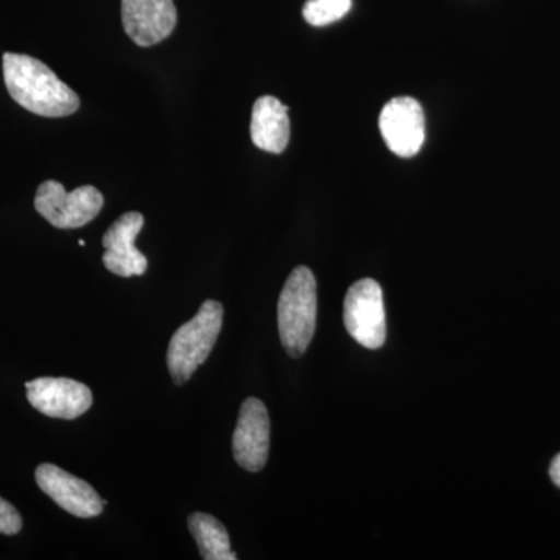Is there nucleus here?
I'll return each instance as SVG.
<instances>
[{
    "instance_id": "nucleus-1",
    "label": "nucleus",
    "mask_w": 560,
    "mask_h": 560,
    "mask_svg": "<svg viewBox=\"0 0 560 560\" xmlns=\"http://www.w3.org/2000/svg\"><path fill=\"white\" fill-rule=\"evenodd\" d=\"M3 80L18 105L40 117H68L80 108V97L43 61L28 55L3 54Z\"/></svg>"
},
{
    "instance_id": "nucleus-2",
    "label": "nucleus",
    "mask_w": 560,
    "mask_h": 560,
    "mask_svg": "<svg viewBox=\"0 0 560 560\" xmlns=\"http://www.w3.org/2000/svg\"><path fill=\"white\" fill-rule=\"evenodd\" d=\"M318 293L311 268L298 267L291 271L278 304L280 341L289 355H304L315 335Z\"/></svg>"
},
{
    "instance_id": "nucleus-3",
    "label": "nucleus",
    "mask_w": 560,
    "mask_h": 560,
    "mask_svg": "<svg viewBox=\"0 0 560 560\" xmlns=\"http://www.w3.org/2000/svg\"><path fill=\"white\" fill-rule=\"evenodd\" d=\"M223 305L208 300L189 323L175 331L168 346L167 364L173 382L184 385L209 359L223 327Z\"/></svg>"
},
{
    "instance_id": "nucleus-4",
    "label": "nucleus",
    "mask_w": 560,
    "mask_h": 560,
    "mask_svg": "<svg viewBox=\"0 0 560 560\" xmlns=\"http://www.w3.org/2000/svg\"><path fill=\"white\" fill-rule=\"evenodd\" d=\"M103 205V195L94 186L68 191L61 183L51 179L40 184L35 197L36 212L58 230L86 226L101 213Z\"/></svg>"
},
{
    "instance_id": "nucleus-5",
    "label": "nucleus",
    "mask_w": 560,
    "mask_h": 560,
    "mask_svg": "<svg viewBox=\"0 0 560 560\" xmlns=\"http://www.w3.org/2000/svg\"><path fill=\"white\" fill-rule=\"evenodd\" d=\"M345 324L350 337L366 349H381L386 340V313L381 283L361 279L348 290Z\"/></svg>"
},
{
    "instance_id": "nucleus-6",
    "label": "nucleus",
    "mask_w": 560,
    "mask_h": 560,
    "mask_svg": "<svg viewBox=\"0 0 560 560\" xmlns=\"http://www.w3.org/2000/svg\"><path fill=\"white\" fill-rule=\"evenodd\" d=\"M271 423L264 401L249 397L243 401L237 427L232 438V452L238 466L260 471L270 455Z\"/></svg>"
},
{
    "instance_id": "nucleus-7",
    "label": "nucleus",
    "mask_w": 560,
    "mask_h": 560,
    "mask_svg": "<svg viewBox=\"0 0 560 560\" xmlns=\"http://www.w3.org/2000/svg\"><path fill=\"white\" fill-rule=\"evenodd\" d=\"M27 399L47 418L72 420L90 410L92 393L83 383L65 377H39L25 383Z\"/></svg>"
},
{
    "instance_id": "nucleus-8",
    "label": "nucleus",
    "mask_w": 560,
    "mask_h": 560,
    "mask_svg": "<svg viewBox=\"0 0 560 560\" xmlns=\"http://www.w3.org/2000/svg\"><path fill=\"white\" fill-rule=\"evenodd\" d=\"M378 125L386 145L397 156H415L425 142V116L415 98L396 97L386 103Z\"/></svg>"
},
{
    "instance_id": "nucleus-9",
    "label": "nucleus",
    "mask_w": 560,
    "mask_h": 560,
    "mask_svg": "<svg viewBox=\"0 0 560 560\" xmlns=\"http://www.w3.org/2000/svg\"><path fill=\"white\" fill-rule=\"evenodd\" d=\"M35 478L39 489L73 517L92 518L102 514L105 501L90 482L47 463L36 469Z\"/></svg>"
},
{
    "instance_id": "nucleus-10",
    "label": "nucleus",
    "mask_w": 560,
    "mask_h": 560,
    "mask_svg": "<svg viewBox=\"0 0 560 560\" xmlns=\"http://www.w3.org/2000/svg\"><path fill=\"white\" fill-rule=\"evenodd\" d=\"M178 22L173 0H121V24L132 43L151 47L168 38Z\"/></svg>"
},
{
    "instance_id": "nucleus-11",
    "label": "nucleus",
    "mask_w": 560,
    "mask_h": 560,
    "mask_svg": "<svg viewBox=\"0 0 560 560\" xmlns=\"http://www.w3.org/2000/svg\"><path fill=\"white\" fill-rule=\"evenodd\" d=\"M142 213L127 212L110 224L109 230L103 235V264L106 270L120 278L142 276L149 268V260L135 246L139 232L142 231Z\"/></svg>"
},
{
    "instance_id": "nucleus-12",
    "label": "nucleus",
    "mask_w": 560,
    "mask_h": 560,
    "mask_svg": "<svg viewBox=\"0 0 560 560\" xmlns=\"http://www.w3.org/2000/svg\"><path fill=\"white\" fill-rule=\"evenodd\" d=\"M289 106L279 98L265 95L254 103L250 139L257 149L279 154L290 142Z\"/></svg>"
},
{
    "instance_id": "nucleus-13",
    "label": "nucleus",
    "mask_w": 560,
    "mask_h": 560,
    "mask_svg": "<svg viewBox=\"0 0 560 560\" xmlns=\"http://www.w3.org/2000/svg\"><path fill=\"white\" fill-rule=\"evenodd\" d=\"M189 530L197 541L202 559L237 560V555L231 550L228 529L212 515L194 512L189 517Z\"/></svg>"
},
{
    "instance_id": "nucleus-14",
    "label": "nucleus",
    "mask_w": 560,
    "mask_h": 560,
    "mask_svg": "<svg viewBox=\"0 0 560 560\" xmlns=\"http://www.w3.org/2000/svg\"><path fill=\"white\" fill-rule=\"evenodd\" d=\"M350 9H352V0H308L302 14L313 27H324L342 20Z\"/></svg>"
},
{
    "instance_id": "nucleus-15",
    "label": "nucleus",
    "mask_w": 560,
    "mask_h": 560,
    "mask_svg": "<svg viewBox=\"0 0 560 560\" xmlns=\"http://www.w3.org/2000/svg\"><path fill=\"white\" fill-rule=\"evenodd\" d=\"M22 529V517L20 512L9 501L0 497V534L14 536Z\"/></svg>"
},
{
    "instance_id": "nucleus-16",
    "label": "nucleus",
    "mask_w": 560,
    "mask_h": 560,
    "mask_svg": "<svg viewBox=\"0 0 560 560\" xmlns=\"http://www.w3.org/2000/svg\"><path fill=\"white\" fill-rule=\"evenodd\" d=\"M550 477L552 482H555L556 486L560 489V453L558 456H556L555 459H552L551 467H550Z\"/></svg>"
},
{
    "instance_id": "nucleus-17",
    "label": "nucleus",
    "mask_w": 560,
    "mask_h": 560,
    "mask_svg": "<svg viewBox=\"0 0 560 560\" xmlns=\"http://www.w3.org/2000/svg\"><path fill=\"white\" fill-rule=\"evenodd\" d=\"M79 245H80V246H84V245H86V243H84V241H80V242H79Z\"/></svg>"
}]
</instances>
